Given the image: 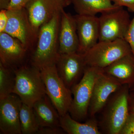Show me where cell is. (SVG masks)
<instances>
[{"label":"cell","instance_id":"7c38bea8","mask_svg":"<svg viewBox=\"0 0 134 134\" xmlns=\"http://www.w3.org/2000/svg\"><path fill=\"white\" fill-rule=\"evenodd\" d=\"M22 103L19 97L13 93L0 99L1 133L22 134L19 111Z\"/></svg>","mask_w":134,"mask_h":134},{"label":"cell","instance_id":"52a82bcc","mask_svg":"<svg viewBox=\"0 0 134 134\" xmlns=\"http://www.w3.org/2000/svg\"><path fill=\"white\" fill-rule=\"evenodd\" d=\"M98 18V41L125 39L131 20L128 12L122 7L101 14Z\"/></svg>","mask_w":134,"mask_h":134},{"label":"cell","instance_id":"f1b7e54d","mask_svg":"<svg viewBox=\"0 0 134 134\" xmlns=\"http://www.w3.org/2000/svg\"><path fill=\"white\" fill-rule=\"evenodd\" d=\"M11 0H0V9H7Z\"/></svg>","mask_w":134,"mask_h":134},{"label":"cell","instance_id":"4316f807","mask_svg":"<svg viewBox=\"0 0 134 134\" xmlns=\"http://www.w3.org/2000/svg\"><path fill=\"white\" fill-rule=\"evenodd\" d=\"M30 0H11L7 9H15L24 7L26 3Z\"/></svg>","mask_w":134,"mask_h":134},{"label":"cell","instance_id":"ac0fdd59","mask_svg":"<svg viewBox=\"0 0 134 134\" xmlns=\"http://www.w3.org/2000/svg\"><path fill=\"white\" fill-rule=\"evenodd\" d=\"M60 126L69 134H101L95 117H91L86 122L81 123L72 118L68 113L60 117Z\"/></svg>","mask_w":134,"mask_h":134},{"label":"cell","instance_id":"6da1fadb","mask_svg":"<svg viewBox=\"0 0 134 134\" xmlns=\"http://www.w3.org/2000/svg\"><path fill=\"white\" fill-rule=\"evenodd\" d=\"M60 12L40 27L36 49L31 58V65L40 70L55 65L59 57V32Z\"/></svg>","mask_w":134,"mask_h":134},{"label":"cell","instance_id":"3957f363","mask_svg":"<svg viewBox=\"0 0 134 134\" xmlns=\"http://www.w3.org/2000/svg\"><path fill=\"white\" fill-rule=\"evenodd\" d=\"M15 83L13 93L22 103L32 107L46 94L41 71L32 65L24 66L15 70Z\"/></svg>","mask_w":134,"mask_h":134},{"label":"cell","instance_id":"d4e9b609","mask_svg":"<svg viewBox=\"0 0 134 134\" xmlns=\"http://www.w3.org/2000/svg\"><path fill=\"white\" fill-rule=\"evenodd\" d=\"M115 5L120 7H126L134 13V0H111Z\"/></svg>","mask_w":134,"mask_h":134},{"label":"cell","instance_id":"4dcf8cb0","mask_svg":"<svg viewBox=\"0 0 134 134\" xmlns=\"http://www.w3.org/2000/svg\"><path fill=\"white\" fill-rule=\"evenodd\" d=\"M66 2L67 4H68V6L70 5L71 4V0H66Z\"/></svg>","mask_w":134,"mask_h":134},{"label":"cell","instance_id":"2e32d148","mask_svg":"<svg viewBox=\"0 0 134 134\" xmlns=\"http://www.w3.org/2000/svg\"><path fill=\"white\" fill-rule=\"evenodd\" d=\"M103 70L130 88L134 83V55L132 53L125 55Z\"/></svg>","mask_w":134,"mask_h":134},{"label":"cell","instance_id":"484cf974","mask_svg":"<svg viewBox=\"0 0 134 134\" xmlns=\"http://www.w3.org/2000/svg\"><path fill=\"white\" fill-rule=\"evenodd\" d=\"M8 20L7 9H1L0 11V33L5 31Z\"/></svg>","mask_w":134,"mask_h":134},{"label":"cell","instance_id":"44dd1931","mask_svg":"<svg viewBox=\"0 0 134 134\" xmlns=\"http://www.w3.org/2000/svg\"><path fill=\"white\" fill-rule=\"evenodd\" d=\"M15 83V70L0 62V99L13 93Z\"/></svg>","mask_w":134,"mask_h":134},{"label":"cell","instance_id":"5b68a950","mask_svg":"<svg viewBox=\"0 0 134 134\" xmlns=\"http://www.w3.org/2000/svg\"><path fill=\"white\" fill-rule=\"evenodd\" d=\"M101 69L86 66L81 79L71 88L74 97L69 112L77 121L85 119L88 114L93 85Z\"/></svg>","mask_w":134,"mask_h":134},{"label":"cell","instance_id":"8fae6325","mask_svg":"<svg viewBox=\"0 0 134 134\" xmlns=\"http://www.w3.org/2000/svg\"><path fill=\"white\" fill-rule=\"evenodd\" d=\"M55 65L61 79L70 89L81 79L86 67L83 54L77 52L60 54Z\"/></svg>","mask_w":134,"mask_h":134},{"label":"cell","instance_id":"603a6c76","mask_svg":"<svg viewBox=\"0 0 134 134\" xmlns=\"http://www.w3.org/2000/svg\"><path fill=\"white\" fill-rule=\"evenodd\" d=\"M120 134H134V115L129 114Z\"/></svg>","mask_w":134,"mask_h":134},{"label":"cell","instance_id":"f546056e","mask_svg":"<svg viewBox=\"0 0 134 134\" xmlns=\"http://www.w3.org/2000/svg\"><path fill=\"white\" fill-rule=\"evenodd\" d=\"M130 90L134 91V83L130 87Z\"/></svg>","mask_w":134,"mask_h":134},{"label":"cell","instance_id":"9a60e30c","mask_svg":"<svg viewBox=\"0 0 134 134\" xmlns=\"http://www.w3.org/2000/svg\"><path fill=\"white\" fill-rule=\"evenodd\" d=\"M28 50L19 40L5 32L0 33V62L12 67L24 59Z\"/></svg>","mask_w":134,"mask_h":134},{"label":"cell","instance_id":"4fadbf2b","mask_svg":"<svg viewBox=\"0 0 134 134\" xmlns=\"http://www.w3.org/2000/svg\"><path fill=\"white\" fill-rule=\"evenodd\" d=\"M79 40L77 53L84 54L99 41V18L96 16L77 14L74 16Z\"/></svg>","mask_w":134,"mask_h":134},{"label":"cell","instance_id":"ba28073f","mask_svg":"<svg viewBox=\"0 0 134 134\" xmlns=\"http://www.w3.org/2000/svg\"><path fill=\"white\" fill-rule=\"evenodd\" d=\"M8 20L4 32L19 40L28 50L37 36L34 31L25 7L7 9Z\"/></svg>","mask_w":134,"mask_h":134},{"label":"cell","instance_id":"5bb4252c","mask_svg":"<svg viewBox=\"0 0 134 134\" xmlns=\"http://www.w3.org/2000/svg\"><path fill=\"white\" fill-rule=\"evenodd\" d=\"M59 43L60 54L78 52L79 40L74 16L64 9L60 13Z\"/></svg>","mask_w":134,"mask_h":134},{"label":"cell","instance_id":"83f0119b","mask_svg":"<svg viewBox=\"0 0 134 134\" xmlns=\"http://www.w3.org/2000/svg\"><path fill=\"white\" fill-rule=\"evenodd\" d=\"M128 105L129 114L134 115V91L130 90L128 99Z\"/></svg>","mask_w":134,"mask_h":134},{"label":"cell","instance_id":"7a4b0ae2","mask_svg":"<svg viewBox=\"0 0 134 134\" xmlns=\"http://www.w3.org/2000/svg\"><path fill=\"white\" fill-rule=\"evenodd\" d=\"M129 85H124L113 93L106 104L99 126L103 132L108 134H120L129 115L128 99Z\"/></svg>","mask_w":134,"mask_h":134},{"label":"cell","instance_id":"277c9868","mask_svg":"<svg viewBox=\"0 0 134 134\" xmlns=\"http://www.w3.org/2000/svg\"><path fill=\"white\" fill-rule=\"evenodd\" d=\"M132 53L129 44L124 39L98 41L83 54L86 66L103 69L120 58Z\"/></svg>","mask_w":134,"mask_h":134},{"label":"cell","instance_id":"cb8c5ba5","mask_svg":"<svg viewBox=\"0 0 134 134\" xmlns=\"http://www.w3.org/2000/svg\"><path fill=\"white\" fill-rule=\"evenodd\" d=\"M65 132L61 127H40L37 134H61Z\"/></svg>","mask_w":134,"mask_h":134},{"label":"cell","instance_id":"e0dca14e","mask_svg":"<svg viewBox=\"0 0 134 134\" xmlns=\"http://www.w3.org/2000/svg\"><path fill=\"white\" fill-rule=\"evenodd\" d=\"M32 107L40 127H60V116L47 95L36 102Z\"/></svg>","mask_w":134,"mask_h":134},{"label":"cell","instance_id":"d6986e66","mask_svg":"<svg viewBox=\"0 0 134 134\" xmlns=\"http://www.w3.org/2000/svg\"><path fill=\"white\" fill-rule=\"evenodd\" d=\"M77 14L96 16L117 9L120 7L113 3L111 0H71Z\"/></svg>","mask_w":134,"mask_h":134},{"label":"cell","instance_id":"30bf717a","mask_svg":"<svg viewBox=\"0 0 134 134\" xmlns=\"http://www.w3.org/2000/svg\"><path fill=\"white\" fill-rule=\"evenodd\" d=\"M122 85L114 77L101 69L93 85L88 114L94 117L104 107L110 96Z\"/></svg>","mask_w":134,"mask_h":134},{"label":"cell","instance_id":"9c48e42d","mask_svg":"<svg viewBox=\"0 0 134 134\" xmlns=\"http://www.w3.org/2000/svg\"><path fill=\"white\" fill-rule=\"evenodd\" d=\"M68 6L66 0H30L24 7L34 31L37 36L43 24Z\"/></svg>","mask_w":134,"mask_h":134},{"label":"cell","instance_id":"ffe728a7","mask_svg":"<svg viewBox=\"0 0 134 134\" xmlns=\"http://www.w3.org/2000/svg\"><path fill=\"white\" fill-rule=\"evenodd\" d=\"M19 119L22 134L37 133L40 126L32 107L22 103L19 111Z\"/></svg>","mask_w":134,"mask_h":134},{"label":"cell","instance_id":"7402d4cb","mask_svg":"<svg viewBox=\"0 0 134 134\" xmlns=\"http://www.w3.org/2000/svg\"><path fill=\"white\" fill-rule=\"evenodd\" d=\"M125 39L129 44L132 54L134 55V16L131 20Z\"/></svg>","mask_w":134,"mask_h":134},{"label":"cell","instance_id":"8992f818","mask_svg":"<svg viewBox=\"0 0 134 134\" xmlns=\"http://www.w3.org/2000/svg\"><path fill=\"white\" fill-rule=\"evenodd\" d=\"M40 71L47 95L60 116L65 115L69 112L73 99L71 89L61 79L56 65L46 67Z\"/></svg>","mask_w":134,"mask_h":134}]
</instances>
